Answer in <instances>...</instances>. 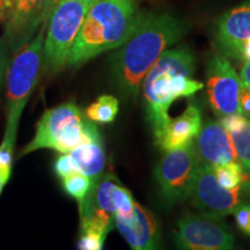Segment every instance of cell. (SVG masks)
<instances>
[{
    "mask_svg": "<svg viewBox=\"0 0 250 250\" xmlns=\"http://www.w3.org/2000/svg\"><path fill=\"white\" fill-rule=\"evenodd\" d=\"M186 33V24L169 13H145L131 36L111 58L112 79L125 99L134 100L147 72Z\"/></svg>",
    "mask_w": 250,
    "mask_h": 250,
    "instance_id": "cell-1",
    "label": "cell"
},
{
    "mask_svg": "<svg viewBox=\"0 0 250 250\" xmlns=\"http://www.w3.org/2000/svg\"><path fill=\"white\" fill-rule=\"evenodd\" d=\"M195 55L188 46L167 49L147 72L142 83L146 115L155 142L169 123V108L175 100L189 98L204 88L193 79Z\"/></svg>",
    "mask_w": 250,
    "mask_h": 250,
    "instance_id": "cell-2",
    "label": "cell"
},
{
    "mask_svg": "<svg viewBox=\"0 0 250 250\" xmlns=\"http://www.w3.org/2000/svg\"><path fill=\"white\" fill-rule=\"evenodd\" d=\"M143 14L139 0H95L89 5L67 65L80 66L117 49L131 36Z\"/></svg>",
    "mask_w": 250,
    "mask_h": 250,
    "instance_id": "cell-3",
    "label": "cell"
},
{
    "mask_svg": "<svg viewBox=\"0 0 250 250\" xmlns=\"http://www.w3.org/2000/svg\"><path fill=\"white\" fill-rule=\"evenodd\" d=\"M102 137L96 125L83 115L76 103H62L45 110L37 122L35 136L21 154L26 155L42 148L70 153L81 144Z\"/></svg>",
    "mask_w": 250,
    "mask_h": 250,
    "instance_id": "cell-4",
    "label": "cell"
},
{
    "mask_svg": "<svg viewBox=\"0 0 250 250\" xmlns=\"http://www.w3.org/2000/svg\"><path fill=\"white\" fill-rule=\"evenodd\" d=\"M46 23L28 44L15 52L7 72V122L6 137L17 138L19 122L31 93L39 83L43 66V45Z\"/></svg>",
    "mask_w": 250,
    "mask_h": 250,
    "instance_id": "cell-5",
    "label": "cell"
},
{
    "mask_svg": "<svg viewBox=\"0 0 250 250\" xmlns=\"http://www.w3.org/2000/svg\"><path fill=\"white\" fill-rule=\"evenodd\" d=\"M88 7L83 0H57L46 23L43 74L55 76L66 66Z\"/></svg>",
    "mask_w": 250,
    "mask_h": 250,
    "instance_id": "cell-6",
    "label": "cell"
},
{
    "mask_svg": "<svg viewBox=\"0 0 250 250\" xmlns=\"http://www.w3.org/2000/svg\"><path fill=\"white\" fill-rule=\"evenodd\" d=\"M201 164L193 142L166 152L154 170L159 192L166 204L174 205L189 198L193 179Z\"/></svg>",
    "mask_w": 250,
    "mask_h": 250,
    "instance_id": "cell-7",
    "label": "cell"
},
{
    "mask_svg": "<svg viewBox=\"0 0 250 250\" xmlns=\"http://www.w3.org/2000/svg\"><path fill=\"white\" fill-rule=\"evenodd\" d=\"M133 197L112 174L101 175L93 184L83 202L79 203L80 220L95 219L114 228L115 214L130 213Z\"/></svg>",
    "mask_w": 250,
    "mask_h": 250,
    "instance_id": "cell-8",
    "label": "cell"
},
{
    "mask_svg": "<svg viewBox=\"0 0 250 250\" xmlns=\"http://www.w3.org/2000/svg\"><path fill=\"white\" fill-rule=\"evenodd\" d=\"M243 83L225 56H213L206 70V93L212 110L219 118L242 114L240 96Z\"/></svg>",
    "mask_w": 250,
    "mask_h": 250,
    "instance_id": "cell-9",
    "label": "cell"
},
{
    "mask_svg": "<svg viewBox=\"0 0 250 250\" xmlns=\"http://www.w3.org/2000/svg\"><path fill=\"white\" fill-rule=\"evenodd\" d=\"M175 243L177 248L186 250H230L234 248V236L219 218L189 214L177 223Z\"/></svg>",
    "mask_w": 250,
    "mask_h": 250,
    "instance_id": "cell-10",
    "label": "cell"
},
{
    "mask_svg": "<svg viewBox=\"0 0 250 250\" xmlns=\"http://www.w3.org/2000/svg\"><path fill=\"white\" fill-rule=\"evenodd\" d=\"M245 188L226 189L218 182L211 167L201 164L193 179L189 198L192 205L203 214L221 218L233 213L241 198Z\"/></svg>",
    "mask_w": 250,
    "mask_h": 250,
    "instance_id": "cell-11",
    "label": "cell"
},
{
    "mask_svg": "<svg viewBox=\"0 0 250 250\" xmlns=\"http://www.w3.org/2000/svg\"><path fill=\"white\" fill-rule=\"evenodd\" d=\"M56 2L57 0H15L1 39L11 54L28 44L40 28L48 22Z\"/></svg>",
    "mask_w": 250,
    "mask_h": 250,
    "instance_id": "cell-12",
    "label": "cell"
},
{
    "mask_svg": "<svg viewBox=\"0 0 250 250\" xmlns=\"http://www.w3.org/2000/svg\"><path fill=\"white\" fill-rule=\"evenodd\" d=\"M214 40L226 58L250 62V0L229 9L218 19Z\"/></svg>",
    "mask_w": 250,
    "mask_h": 250,
    "instance_id": "cell-13",
    "label": "cell"
},
{
    "mask_svg": "<svg viewBox=\"0 0 250 250\" xmlns=\"http://www.w3.org/2000/svg\"><path fill=\"white\" fill-rule=\"evenodd\" d=\"M115 227L133 250H154L160 247L161 233L152 212L134 203L130 213L115 214Z\"/></svg>",
    "mask_w": 250,
    "mask_h": 250,
    "instance_id": "cell-14",
    "label": "cell"
},
{
    "mask_svg": "<svg viewBox=\"0 0 250 250\" xmlns=\"http://www.w3.org/2000/svg\"><path fill=\"white\" fill-rule=\"evenodd\" d=\"M193 144L199 160L208 167L237 161L229 133L220 122L208 121L203 125Z\"/></svg>",
    "mask_w": 250,
    "mask_h": 250,
    "instance_id": "cell-15",
    "label": "cell"
},
{
    "mask_svg": "<svg viewBox=\"0 0 250 250\" xmlns=\"http://www.w3.org/2000/svg\"><path fill=\"white\" fill-rule=\"evenodd\" d=\"M202 126L201 110L197 105L190 104L181 116L170 118L169 123L155 144L164 152L183 147L196 139Z\"/></svg>",
    "mask_w": 250,
    "mask_h": 250,
    "instance_id": "cell-16",
    "label": "cell"
},
{
    "mask_svg": "<svg viewBox=\"0 0 250 250\" xmlns=\"http://www.w3.org/2000/svg\"><path fill=\"white\" fill-rule=\"evenodd\" d=\"M74 170L96 181L103 174L105 166V153L102 138L81 144L68 153Z\"/></svg>",
    "mask_w": 250,
    "mask_h": 250,
    "instance_id": "cell-17",
    "label": "cell"
},
{
    "mask_svg": "<svg viewBox=\"0 0 250 250\" xmlns=\"http://www.w3.org/2000/svg\"><path fill=\"white\" fill-rule=\"evenodd\" d=\"M220 123L229 133L237 161L250 175V120L243 114H233L220 118Z\"/></svg>",
    "mask_w": 250,
    "mask_h": 250,
    "instance_id": "cell-18",
    "label": "cell"
},
{
    "mask_svg": "<svg viewBox=\"0 0 250 250\" xmlns=\"http://www.w3.org/2000/svg\"><path fill=\"white\" fill-rule=\"evenodd\" d=\"M110 228L94 220H80V237L78 248L81 250H101Z\"/></svg>",
    "mask_w": 250,
    "mask_h": 250,
    "instance_id": "cell-19",
    "label": "cell"
},
{
    "mask_svg": "<svg viewBox=\"0 0 250 250\" xmlns=\"http://www.w3.org/2000/svg\"><path fill=\"white\" fill-rule=\"evenodd\" d=\"M118 108V100L115 96L104 94L99 96L98 100L86 109V116L94 123L109 124L116 118Z\"/></svg>",
    "mask_w": 250,
    "mask_h": 250,
    "instance_id": "cell-20",
    "label": "cell"
},
{
    "mask_svg": "<svg viewBox=\"0 0 250 250\" xmlns=\"http://www.w3.org/2000/svg\"><path fill=\"white\" fill-rule=\"evenodd\" d=\"M212 169H213L215 177H217L220 186L226 188V189H235V188L241 187L243 181H245L246 171L239 161H232L215 166Z\"/></svg>",
    "mask_w": 250,
    "mask_h": 250,
    "instance_id": "cell-21",
    "label": "cell"
},
{
    "mask_svg": "<svg viewBox=\"0 0 250 250\" xmlns=\"http://www.w3.org/2000/svg\"><path fill=\"white\" fill-rule=\"evenodd\" d=\"M62 188H64L65 192L68 196H71L72 198H74L79 204L80 202H83L87 196V193L89 192V190L92 189L93 184L95 181L90 179L87 175L79 173V171H74L68 175V176L62 179Z\"/></svg>",
    "mask_w": 250,
    "mask_h": 250,
    "instance_id": "cell-22",
    "label": "cell"
},
{
    "mask_svg": "<svg viewBox=\"0 0 250 250\" xmlns=\"http://www.w3.org/2000/svg\"><path fill=\"white\" fill-rule=\"evenodd\" d=\"M17 139L4 136L0 144V174L9 181L12 174V166H13V153Z\"/></svg>",
    "mask_w": 250,
    "mask_h": 250,
    "instance_id": "cell-23",
    "label": "cell"
},
{
    "mask_svg": "<svg viewBox=\"0 0 250 250\" xmlns=\"http://www.w3.org/2000/svg\"><path fill=\"white\" fill-rule=\"evenodd\" d=\"M235 223L239 229L247 236H250V204L239 203L233 211Z\"/></svg>",
    "mask_w": 250,
    "mask_h": 250,
    "instance_id": "cell-24",
    "label": "cell"
},
{
    "mask_svg": "<svg viewBox=\"0 0 250 250\" xmlns=\"http://www.w3.org/2000/svg\"><path fill=\"white\" fill-rule=\"evenodd\" d=\"M55 171L61 179L68 176V175L74 173V167L72 165L70 154L68 153H62L55 162Z\"/></svg>",
    "mask_w": 250,
    "mask_h": 250,
    "instance_id": "cell-25",
    "label": "cell"
},
{
    "mask_svg": "<svg viewBox=\"0 0 250 250\" xmlns=\"http://www.w3.org/2000/svg\"><path fill=\"white\" fill-rule=\"evenodd\" d=\"M9 49L2 40H0V88H1L2 83H4L6 71H7L9 65Z\"/></svg>",
    "mask_w": 250,
    "mask_h": 250,
    "instance_id": "cell-26",
    "label": "cell"
},
{
    "mask_svg": "<svg viewBox=\"0 0 250 250\" xmlns=\"http://www.w3.org/2000/svg\"><path fill=\"white\" fill-rule=\"evenodd\" d=\"M240 107L241 112L250 120V88L243 86L241 96H240Z\"/></svg>",
    "mask_w": 250,
    "mask_h": 250,
    "instance_id": "cell-27",
    "label": "cell"
},
{
    "mask_svg": "<svg viewBox=\"0 0 250 250\" xmlns=\"http://www.w3.org/2000/svg\"><path fill=\"white\" fill-rule=\"evenodd\" d=\"M15 0H0V21H6L11 14Z\"/></svg>",
    "mask_w": 250,
    "mask_h": 250,
    "instance_id": "cell-28",
    "label": "cell"
},
{
    "mask_svg": "<svg viewBox=\"0 0 250 250\" xmlns=\"http://www.w3.org/2000/svg\"><path fill=\"white\" fill-rule=\"evenodd\" d=\"M240 78H241L243 86L250 88V62H243L241 71H240Z\"/></svg>",
    "mask_w": 250,
    "mask_h": 250,
    "instance_id": "cell-29",
    "label": "cell"
},
{
    "mask_svg": "<svg viewBox=\"0 0 250 250\" xmlns=\"http://www.w3.org/2000/svg\"><path fill=\"white\" fill-rule=\"evenodd\" d=\"M7 182H8V181L6 180L1 174H0V195H1L2 189H4V187L6 186V183H7Z\"/></svg>",
    "mask_w": 250,
    "mask_h": 250,
    "instance_id": "cell-30",
    "label": "cell"
},
{
    "mask_svg": "<svg viewBox=\"0 0 250 250\" xmlns=\"http://www.w3.org/2000/svg\"><path fill=\"white\" fill-rule=\"evenodd\" d=\"M83 1H85V2H87V4H88V5H90V4H92V2L95 1V0H83Z\"/></svg>",
    "mask_w": 250,
    "mask_h": 250,
    "instance_id": "cell-31",
    "label": "cell"
}]
</instances>
